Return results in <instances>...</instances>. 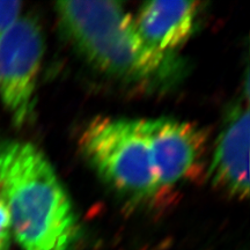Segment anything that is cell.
Segmentation results:
<instances>
[{
    "instance_id": "obj_1",
    "label": "cell",
    "mask_w": 250,
    "mask_h": 250,
    "mask_svg": "<svg viewBox=\"0 0 250 250\" xmlns=\"http://www.w3.org/2000/svg\"><path fill=\"white\" fill-rule=\"evenodd\" d=\"M0 193L21 250H70L78 221L45 155L31 143L0 142Z\"/></svg>"
},
{
    "instance_id": "obj_2",
    "label": "cell",
    "mask_w": 250,
    "mask_h": 250,
    "mask_svg": "<svg viewBox=\"0 0 250 250\" xmlns=\"http://www.w3.org/2000/svg\"><path fill=\"white\" fill-rule=\"evenodd\" d=\"M56 12L72 44L103 73L142 80L164 64L165 56L146 45L121 2L59 1Z\"/></svg>"
},
{
    "instance_id": "obj_3",
    "label": "cell",
    "mask_w": 250,
    "mask_h": 250,
    "mask_svg": "<svg viewBox=\"0 0 250 250\" xmlns=\"http://www.w3.org/2000/svg\"><path fill=\"white\" fill-rule=\"evenodd\" d=\"M83 155L112 188L134 201L159 195L144 120L99 117L80 137Z\"/></svg>"
},
{
    "instance_id": "obj_4",
    "label": "cell",
    "mask_w": 250,
    "mask_h": 250,
    "mask_svg": "<svg viewBox=\"0 0 250 250\" xmlns=\"http://www.w3.org/2000/svg\"><path fill=\"white\" fill-rule=\"evenodd\" d=\"M44 42L36 20L24 17L0 37V100L14 123L29 121Z\"/></svg>"
},
{
    "instance_id": "obj_5",
    "label": "cell",
    "mask_w": 250,
    "mask_h": 250,
    "mask_svg": "<svg viewBox=\"0 0 250 250\" xmlns=\"http://www.w3.org/2000/svg\"><path fill=\"white\" fill-rule=\"evenodd\" d=\"M159 193L193 181L203 171L208 146L205 130L191 122L144 120Z\"/></svg>"
},
{
    "instance_id": "obj_6",
    "label": "cell",
    "mask_w": 250,
    "mask_h": 250,
    "mask_svg": "<svg viewBox=\"0 0 250 250\" xmlns=\"http://www.w3.org/2000/svg\"><path fill=\"white\" fill-rule=\"evenodd\" d=\"M249 133L248 109L237 105L219 133L208 167L212 184L237 199L249 195Z\"/></svg>"
},
{
    "instance_id": "obj_7",
    "label": "cell",
    "mask_w": 250,
    "mask_h": 250,
    "mask_svg": "<svg viewBox=\"0 0 250 250\" xmlns=\"http://www.w3.org/2000/svg\"><path fill=\"white\" fill-rule=\"evenodd\" d=\"M198 5L167 0L145 2L134 19L139 36L148 48L166 56L183 45L192 34Z\"/></svg>"
},
{
    "instance_id": "obj_8",
    "label": "cell",
    "mask_w": 250,
    "mask_h": 250,
    "mask_svg": "<svg viewBox=\"0 0 250 250\" xmlns=\"http://www.w3.org/2000/svg\"><path fill=\"white\" fill-rule=\"evenodd\" d=\"M21 12V2L19 1H0V37L19 20Z\"/></svg>"
},
{
    "instance_id": "obj_9",
    "label": "cell",
    "mask_w": 250,
    "mask_h": 250,
    "mask_svg": "<svg viewBox=\"0 0 250 250\" xmlns=\"http://www.w3.org/2000/svg\"><path fill=\"white\" fill-rule=\"evenodd\" d=\"M12 230L4 198L0 193V250H11Z\"/></svg>"
}]
</instances>
